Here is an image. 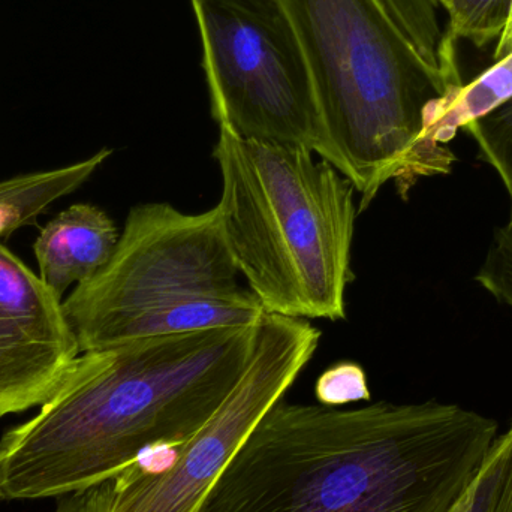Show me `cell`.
Instances as JSON below:
<instances>
[{
    "mask_svg": "<svg viewBox=\"0 0 512 512\" xmlns=\"http://www.w3.org/2000/svg\"><path fill=\"white\" fill-rule=\"evenodd\" d=\"M120 233L93 204H72L51 219L33 245L42 282L62 300L71 286L95 276L113 255Z\"/></svg>",
    "mask_w": 512,
    "mask_h": 512,
    "instance_id": "9",
    "label": "cell"
},
{
    "mask_svg": "<svg viewBox=\"0 0 512 512\" xmlns=\"http://www.w3.org/2000/svg\"><path fill=\"white\" fill-rule=\"evenodd\" d=\"M436 3L447 11L448 5H450V0H436Z\"/></svg>",
    "mask_w": 512,
    "mask_h": 512,
    "instance_id": "20",
    "label": "cell"
},
{
    "mask_svg": "<svg viewBox=\"0 0 512 512\" xmlns=\"http://www.w3.org/2000/svg\"><path fill=\"white\" fill-rule=\"evenodd\" d=\"M512 0H450L447 12L450 23L445 30V41L456 45L468 39L478 48L498 41L507 23Z\"/></svg>",
    "mask_w": 512,
    "mask_h": 512,
    "instance_id": "12",
    "label": "cell"
},
{
    "mask_svg": "<svg viewBox=\"0 0 512 512\" xmlns=\"http://www.w3.org/2000/svg\"><path fill=\"white\" fill-rule=\"evenodd\" d=\"M218 209L225 245L265 313L345 319L358 210L355 188L298 146L219 128Z\"/></svg>",
    "mask_w": 512,
    "mask_h": 512,
    "instance_id": "4",
    "label": "cell"
},
{
    "mask_svg": "<svg viewBox=\"0 0 512 512\" xmlns=\"http://www.w3.org/2000/svg\"><path fill=\"white\" fill-rule=\"evenodd\" d=\"M256 331L215 328L81 352L38 414L0 439V501L86 492L182 445L236 387Z\"/></svg>",
    "mask_w": 512,
    "mask_h": 512,
    "instance_id": "2",
    "label": "cell"
},
{
    "mask_svg": "<svg viewBox=\"0 0 512 512\" xmlns=\"http://www.w3.org/2000/svg\"><path fill=\"white\" fill-rule=\"evenodd\" d=\"M512 99V2L507 23L496 41L493 63L471 83L453 87L439 99L426 129V144L447 152L459 129L487 116Z\"/></svg>",
    "mask_w": 512,
    "mask_h": 512,
    "instance_id": "10",
    "label": "cell"
},
{
    "mask_svg": "<svg viewBox=\"0 0 512 512\" xmlns=\"http://www.w3.org/2000/svg\"><path fill=\"white\" fill-rule=\"evenodd\" d=\"M219 213L135 206L107 264L75 286L63 312L81 352L215 328L255 327L265 310L237 282Z\"/></svg>",
    "mask_w": 512,
    "mask_h": 512,
    "instance_id": "5",
    "label": "cell"
},
{
    "mask_svg": "<svg viewBox=\"0 0 512 512\" xmlns=\"http://www.w3.org/2000/svg\"><path fill=\"white\" fill-rule=\"evenodd\" d=\"M111 155L113 150L101 149L77 164L0 180V240L33 224L54 201L81 188Z\"/></svg>",
    "mask_w": 512,
    "mask_h": 512,
    "instance_id": "11",
    "label": "cell"
},
{
    "mask_svg": "<svg viewBox=\"0 0 512 512\" xmlns=\"http://www.w3.org/2000/svg\"><path fill=\"white\" fill-rule=\"evenodd\" d=\"M80 354L62 300L0 245V418L44 405Z\"/></svg>",
    "mask_w": 512,
    "mask_h": 512,
    "instance_id": "8",
    "label": "cell"
},
{
    "mask_svg": "<svg viewBox=\"0 0 512 512\" xmlns=\"http://www.w3.org/2000/svg\"><path fill=\"white\" fill-rule=\"evenodd\" d=\"M499 441L502 445L501 463L487 512H512V423L510 429L499 436Z\"/></svg>",
    "mask_w": 512,
    "mask_h": 512,
    "instance_id": "18",
    "label": "cell"
},
{
    "mask_svg": "<svg viewBox=\"0 0 512 512\" xmlns=\"http://www.w3.org/2000/svg\"><path fill=\"white\" fill-rule=\"evenodd\" d=\"M319 340L321 331L307 319L265 313L251 360L218 411L188 441L161 451V460H140L111 481L110 512H197L256 424L312 360Z\"/></svg>",
    "mask_w": 512,
    "mask_h": 512,
    "instance_id": "7",
    "label": "cell"
},
{
    "mask_svg": "<svg viewBox=\"0 0 512 512\" xmlns=\"http://www.w3.org/2000/svg\"><path fill=\"white\" fill-rule=\"evenodd\" d=\"M303 51L330 162L369 209L388 182L405 197L456 156L426 144L439 99L453 87L420 56L381 0H279Z\"/></svg>",
    "mask_w": 512,
    "mask_h": 512,
    "instance_id": "3",
    "label": "cell"
},
{
    "mask_svg": "<svg viewBox=\"0 0 512 512\" xmlns=\"http://www.w3.org/2000/svg\"><path fill=\"white\" fill-rule=\"evenodd\" d=\"M394 23L421 53H430L442 41L436 0H381Z\"/></svg>",
    "mask_w": 512,
    "mask_h": 512,
    "instance_id": "14",
    "label": "cell"
},
{
    "mask_svg": "<svg viewBox=\"0 0 512 512\" xmlns=\"http://www.w3.org/2000/svg\"><path fill=\"white\" fill-rule=\"evenodd\" d=\"M498 439L459 405L277 402L197 512H451Z\"/></svg>",
    "mask_w": 512,
    "mask_h": 512,
    "instance_id": "1",
    "label": "cell"
},
{
    "mask_svg": "<svg viewBox=\"0 0 512 512\" xmlns=\"http://www.w3.org/2000/svg\"><path fill=\"white\" fill-rule=\"evenodd\" d=\"M465 131L472 135L483 158L501 177L512 204V99L469 123Z\"/></svg>",
    "mask_w": 512,
    "mask_h": 512,
    "instance_id": "13",
    "label": "cell"
},
{
    "mask_svg": "<svg viewBox=\"0 0 512 512\" xmlns=\"http://www.w3.org/2000/svg\"><path fill=\"white\" fill-rule=\"evenodd\" d=\"M111 481L86 492L63 496L53 512H110Z\"/></svg>",
    "mask_w": 512,
    "mask_h": 512,
    "instance_id": "19",
    "label": "cell"
},
{
    "mask_svg": "<svg viewBox=\"0 0 512 512\" xmlns=\"http://www.w3.org/2000/svg\"><path fill=\"white\" fill-rule=\"evenodd\" d=\"M502 445L499 438L496 439L489 457L480 472L475 477L474 483L466 490L459 504L451 512H487L489 511L490 498H492L493 487L498 478L499 463H501Z\"/></svg>",
    "mask_w": 512,
    "mask_h": 512,
    "instance_id": "17",
    "label": "cell"
},
{
    "mask_svg": "<svg viewBox=\"0 0 512 512\" xmlns=\"http://www.w3.org/2000/svg\"><path fill=\"white\" fill-rule=\"evenodd\" d=\"M477 282L499 303L512 309V204L507 224L493 236Z\"/></svg>",
    "mask_w": 512,
    "mask_h": 512,
    "instance_id": "15",
    "label": "cell"
},
{
    "mask_svg": "<svg viewBox=\"0 0 512 512\" xmlns=\"http://www.w3.org/2000/svg\"><path fill=\"white\" fill-rule=\"evenodd\" d=\"M213 119L243 140L324 156L303 51L279 0H191Z\"/></svg>",
    "mask_w": 512,
    "mask_h": 512,
    "instance_id": "6",
    "label": "cell"
},
{
    "mask_svg": "<svg viewBox=\"0 0 512 512\" xmlns=\"http://www.w3.org/2000/svg\"><path fill=\"white\" fill-rule=\"evenodd\" d=\"M321 405L337 406L355 400L369 399L366 375L357 366H337L324 373L316 385Z\"/></svg>",
    "mask_w": 512,
    "mask_h": 512,
    "instance_id": "16",
    "label": "cell"
}]
</instances>
